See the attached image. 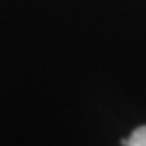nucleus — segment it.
I'll list each match as a JSON object with an SVG mask.
<instances>
[{"label":"nucleus","mask_w":146,"mask_h":146,"mask_svg":"<svg viewBox=\"0 0 146 146\" xmlns=\"http://www.w3.org/2000/svg\"><path fill=\"white\" fill-rule=\"evenodd\" d=\"M127 146H146V125L144 127H139V129H135L131 133Z\"/></svg>","instance_id":"1"}]
</instances>
